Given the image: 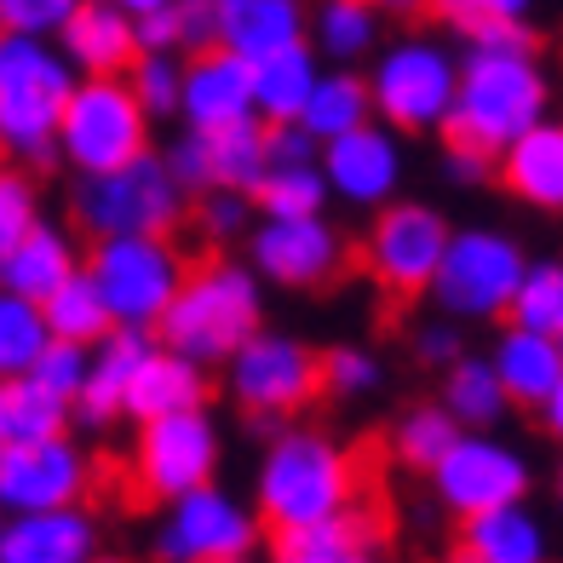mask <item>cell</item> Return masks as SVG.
I'll list each match as a JSON object with an SVG mask.
<instances>
[{"label":"cell","instance_id":"cell-9","mask_svg":"<svg viewBox=\"0 0 563 563\" xmlns=\"http://www.w3.org/2000/svg\"><path fill=\"white\" fill-rule=\"evenodd\" d=\"M150 121L139 110V98L126 92L121 75H98V81H75L69 104L58 115V162L87 178V173H110V167H126L139 162L150 144Z\"/></svg>","mask_w":563,"mask_h":563},{"label":"cell","instance_id":"cell-19","mask_svg":"<svg viewBox=\"0 0 563 563\" xmlns=\"http://www.w3.org/2000/svg\"><path fill=\"white\" fill-rule=\"evenodd\" d=\"M104 552V523L92 506L23 511L0 523V563H92Z\"/></svg>","mask_w":563,"mask_h":563},{"label":"cell","instance_id":"cell-20","mask_svg":"<svg viewBox=\"0 0 563 563\" xmlns=\"http://www.w3.org/2000/svg\"><path fill=\"white\" fill-rule=\"evenodd\" d=\"M311 0H213V46L242 64H260L305 41Z\"/></svg>","mask_w":563,"mask_h":563},{"label":"cell","instance_id":"cell-60","mask_svg":"<svg viewBox=\"0 0 563 563\" xmlns=\"http://www.w3.org/2000/svg\"><path fill=\"white\" fill-rule=\"evenodd\" d=\"M224 563H260V558H224Z\"/></svg>","mask_w":563,"mask_h":563},{"label":"cell","instance_id":"cell-52","mask_svg":"<svg viewBox=\"0 0 563 563\" xmlns=\"http://www.w3.org/2000/svg\"><path fill=\"white\" fill-rule=\"evenodd\" d=\"M173 23H178V58L213 46V0H173Z\"/></svg>","mask_w":563,"mask_h":563},{"label":"cell","instance_id":"cell-25","mask_svg":"<svg viewBox=\"0 0 563 563\" xmlns=\"http://www.w3.org/2000/svg\"><path fill=\"white\" fill-rule=\"evenodd\" d=\"M190 408H208V368H196L190 356H178L167 345H150V356L133 374V386H126L121 420L150 426V420H167V415H190Z\"/></svg>","mask_w":563,"mask_h":563},{"label":"cell","instance_id":"cell-6","mask_svg":"<svg viewBox=\"0 0 563 563\" xmlns=\"http://www.w3.org/2000/svg\"><path fill=\"white\" fill-rule=\"evenodd\" d=\"M190 219V196L173 185L162 150H144L139 162L87 173L69 185V230L87 242L110 236H173Z\"/></svg>","mask_w":563,"mask_h":563},{"label":"cell","instance_id":"cell-1","mask_svg":"<svg viewBox=\"0 0 563 563\" xmlns=\"http://www.w3.org/2000/svg\"><path fill=\"white\" fill-rule=\"evenodd\" d=\"M356 495H363L356 454L322 426L288 420L253 466V511L271 534L345 518V511H356Z\"/></svg>","mask_w":563,"mask_h":563},{"label":"cell","instance_id":"cell-26","mask_svg":"<svg viewBox=\"0 0 563 563\" xmlns=\"http://www.w3.org/2000/svg\"><path fill=\"white\" fill-rule=\"evenodd\" d=\"M156 334H126V328H110L104 340L92 345V363H87V386L75 397V426H92L104 431L121 420V402H126V386H133L139 363L150 356Z\"/></svg>","mask_w":563,"mask_h":563},{"label":"cell","instance_id":"cell-15","mask_svg":"<svg viewBox=\"0 0 563 563\" xmlns=\"http://www.w3.org/2000/svg\"><path fill=\"white\" fill-rule=\"evenodd\" d=\"M242 260L265 288L317 294L345 271L351 242L328 213L322 219H253V230L242 236Z\"/></svg>","mask_w":563,"mask_h":563},{"label":"cell","instance_id":"cell-13","mask_svg":"<svg viewBox=\"0 0 563 563\" xmlns=\"http://www.w3.org/2000/svg\"><path fill=\"white\" fill-rule=\"evenodd\" d=\"M224 397L242 408L247 420H288L299 408L322 397V368L317 351L288 328H260L236 356L224 363Z\"/></svg>","mask_w":563,"mask_h":563},{"label":"cell","instance_id":"cell-37","mask_svg":"<svg viewBox=\"0 0 563 563\" xmlns=\"http://www.w3.org/2000/svg\"><path fill=\"white\" fill-rule=\"evenodd\" d=\"M511 328H529V334H563V260H529L518 294H511Z\"/></svg>","mask_w":563,"mask_h":563},{"label":"cell","instance_id":"cell-12","mask_svg":"<svg viewBox=\"0 0 563 563\" xmlns=\"http://www.w3.org/2000/svg\"><path fill=\"white\" fill-rule=\"evenodd\" d=\"M260 511L224 483L190 489L162 506L156 529H150V558L156 563H224V558H253L260 552Z\"/></svg>","mask_w":563,"mask_h":563},{"label":"cell","instance_id":"cell-29","mask_svg":"<svg viewBox=\"0 0 563 563\" xmlns=\"http://www.w3.org/2000/svg\"><path fill=\"white\" fill-rule=\"evenodd\" d=\"M317 75H322V58H317L305 41H299V46H282V53H271V58H260V64H247L253 121H265V126L299 121L305 98H311V87H317Z\"/></svg>","mask_w":563,"mask_h":563},{"label":"cell","instance_id":"cell-46","mask_svg":"<svg viewBox=\"0 0 563 563\" xmlns=\"http://www.w3.org/2000/svg\"><path fill=\"white\" fill-rule=\"evenodd\" d=\"M162 162L173 173V185L190 201L213 190V156H208V139L201 133H185V126H178V139H167V150H162Z\"/></svg>","mask_w":563,"mask_h":563},{"label":"cell","instance_id":"cell-59","mask_svg":"<svg viewBox=\"0 0 563 563\" xmlns=\"http://www.w3.org/2000/svg\"><path fill=\"white\" fill-rule=\"evenodd\" d=\"M92 563H126V558H110V552H98V558H92Z\"/></svg>","mask_w":563,"mask_h":563},{"label":"cell","instance_id":"cell-7","mask_svg":"<svg viewBox=\"0 0 563 563\" xmlns=\"http://www.w3.org/2000/svg\"><path fill=\"white\" fill-rule=\"evenodd\" d=\"M523 271H529V247L511 236V230H500V224H454L426 299L438 305V317H449L460 328L506 322Z\"/></svg>","mask_w":563,"mask_h":563},{"label":"cell","instance_id":"cell-17","mask_svg":"<svg viewBox=\"0 0 563 563\" xmlns=\"http://www.w3.org/2000/svg\"><path fill=\"white\" fill-rule=\"evenodd\" d=\"M322 185H328V201H340L351 213H379L391 208L408 185V139H397L391 126H356V133L322 144Z\"/></svg>","mask_w":563,"mask_h":563},{"label":"cell","instance_id":"cell-5","mask_svg":"<svg viewBox=\"0 0 563 563\" xmlns=\"http://www.w3.org/2000/svg\"><path fill=\"white\" fill-rule=\"evenodd\" d=\"M368 110L379 126H391L397 139H426L443 133L460 87V53L443 35H391L379 41V53L368 58Z\"/></svg>","mask_w":563,"mask_h":563},{"label":"cell","instance_id":"cell-32","mask_svg":"<svg viewBox=\"0 0 563 563\" xmlns=\"http://www.w3.org/2000/svg\"><path fill=\"white\" fill-rule=\"evenodd\" d=\"M75 426V408L35 386L30 374H18L0 386V443H41V438H64Z\"/></svg>","mask_w":563,"mask_h":563},{"label":"cell","instance_id":"cell-28","mask_svg":"<svg viewBox=\"0 0 563 563\" xmlns=\"http://www.w3.org/2000/svg\"><path fill=\"white\" fill-rule=\"evenodd\" d=\"M483 356H489V368H495V379H500V391H506L511 408H541L552 397V386L563 379L558 340L529 334V328H511V322H500L495 345Z\"/></svg>","mask_w":563,"mask_h":563},{"label":"cell","instance_id":"cell-45","mask_svg":"<svg viewBox=\"0 0 563 563\" xmlns=\"http://www.w3.org/2000/svg\"><path fill=\"white\" fill-rule=\"evenodd\" d=\"M81 0H0V35H30V41H58L64 23L75 18Z\"/></svg>","mask_w":563,"mask_h":563},{"label":"cell","instance_id":"cell-42","mask_svg":"<svg viewBox=\"0 0 563 563\" xmlns=\"http://www.w3.org/2000/svg\"><path fill=\"white\" fill-rule=\"evenodd\" d=\"M253 196H236V190H208V196H196L190 201V224L208 236L213 247H230V242H242L247 230H253Z\"/></svg>","mask_w":563,"mask_h":563},{"label":"cell","instance_id":"cell-22","mask_svg":"<svg viewBox=\"0 0 563 563\" xmlns=\"http://www.w3.org/2000/svg\"><path fill=\"white\" fill-rule=\"evenodd\" d=\"M495 185L529 213H563V121L547 115L495 156Z\"/></svg>","mask_w":563,"mask_h":563},{"label":"cell","instance_id":"cell-62","mask_svg":"<svg viewBox=\"0 0 563 563\" xmlns=\"http://www.w3.org/2000/svg\"><path fill=\"white\" fill-rule=\"evenodd\" d=\"M0 523H7V518H0Z\"/></svg>","mask_w":563,"mask_h":563},{"label":"cell","instance_id":"cell-57","mask_svg":"<svg viewBox=\"0 0 563 563\" xmlns=\"http://www.w3.org/2000/svg\"><path fill=\"white\" fill-rule=\"evenodd\" d=\"M552 500H558V511H563V460H558V472H552Z\"/></svg>","mask_w":563,"mask_h":563},{"label":"cell","instance_id":"cell-43","mask_svg":"<svg viewBox=\"0 0 563 563\" xmlns=\"http://www.w3.org/2000/svg\"><path fill=\"white\" fill-rule=\"evenodd\" d=\"M41 219H46V208H41V185L30 178V167L0 162V253H7L23 230H35Z\"/></svg>","mask_w":563,"mask_h":563},{"label":"cell","instance_id":"cell-24","mask_svg":"<svg viewBox=\"0 0 563 563\" xmlns=\"http://www.w3.org/2000/svg\"><path fill=\"white\" fill-rule=\"evenodd\" d=\"M75 271H81V242H75V230L64 219H41L35 230H23V236L0 253V288L30 299V305H41Z\"/></svg>","mask_w":563,"mask_h":563},{"label":"cell","instance_id":"cell-56","mask_svg":"<svg viewBox=\"0 0 563 563\" xmlns=\"http://www.w3.org/2000/svg\"><path fill=\"white\" fill-rule=\"evenodd\" d=\"M379 12H420V7H431V0H374Z\"/></svg>","mask_w":563,"mask_h":563},{"label":"cell","instance_id":"cell-54","mask_svg":"<svg viewBox=\"0 0 563 563\" xmlns=\"http://www.w3.org/2000/svg\"><path fill=\"white\" fill-rule=\"evenodd\" d=\"M534 420H541V431H547V438L563 449V379L552 386V397H547L541 408H534Z\"/></svg>","mask_w":563,"mask_h":563},{"label":"cell","instance_id":"cell-10","mask_svg":"<svg viewBox=\"0 0 563 563\" xmlns=\"http://www.w3.org/2000/svg\"><path fill=\"white\" fill-rule=\"evenodd\" d=\"M426 483H431V500L454 523H466L500 506H523L534 489V460L523 443L500 438V431H460L449 454L426 472Z\"/></svg>","mask_w":563,"mask_h":563},{"label":"cell","instance_id":"cell-31","mask_svg":"<svg viewBox=\"0 0 563 563\" xmlns=\"http://www.w3.org/2000/svg\"><path fill=\"white\" fill-rule=\"evenodd\" d=\"M374 110H368V87H363V69H328L317 75L311 98H305L299 110V126L311 133L317 144H334L345 133H356V126H368Z\"/></svg>","mask_w":563,"mask_h":563},{"label":"cell","instance_id":"cell-11","mask_svg":"<svg viewBox=\"0 0 563 563\" xmlns=\"http://www.w3.org/2000/svg\"><path fill=\"white\" fill-rule=\"evenodd\" d=\"M224 466V431L208 408H190V415H167L133 426V454H126V477L144 500H178L190 489H208L219 483Z\"/></svg>","mask_w":563,"mask_h":563},{"label":"cell","instance_id":"cell-50","mask_svg":"<svg viewBox=\"0 0 563 563\" xmlns=\"http://www.w3.org/2000/svg\"><path fill=\"white\" fill-rule=\"evenodd\" d=\"M454 30H466V23H483V18H506V23H529L534 0H431Z\"/></svg>","mask_w":563,"mask_h":563},{"label":"cell","instance_id":"cell-44","mask_svg":"<svg viewBox=\"0 0 563 563\" xmlns=\"http://www.w3.org/2000/svg\"><path fill=\"white\" fill-rule=\"evenodd\" d=\"M87 363H92V345L46 340V351L35 356L30 379H35V386H46L53 397H64V402L75 408V397H81V386H87Z\"/></svg>","mask_w":563,"mask_h":563},{"label":"cell","instance_id":"cell-16","mask_svg":"<svg viewBox=\"0 0 563 563\" xmlns=\"http://www.w3.org/2000/svg\"><path fill=\"white\" fill-rule=\"evenodd\" d=\"M92 483H98V460L69 431L41 443H0V518L87 506Z\"/></svg>","mask_w":563,"mask_h":563},{"label":"cell","instance_id":"cell-58","mask_svg":"<svg viewBox=\"0 0 563 563\" xmlns=\"http://www.w3.org/2000/svg\"><path fill=\"white\" fill-rule=\"evenodd\" d=\"M345 563H379L374 552H356V558H345Z\"/></svg>","mask_w":563,"mask_h":563},{"label":"cell","instance_id":"cell-14","mask_svg":"<svg viewBox=\"0 0 563 563\" xmlns=\"http://www.w3.org/2000/svg\"><path fill=\"white\" fill-rule=\"evenodd\" d=\"M449 230L454 224H449V213L438 208V201L397 196L391 208L368 213L363 265L391 299H420L431 288V276H438V265H443Z\"/></svg>","mask_w":563,"mask_h":563},{"label":"cell","instance_id":"cell-34","mask_svg":"<svg viewBox=\"0 0 563 563\" xmlns=\"http://www.w3.org/2000/svg\"><path fill=\"white\" fill-rule=\"evenodd\" d=\"M41 322H46V334H53V340H69V345H98V340L110 334L104 299H98L87 271L64 276L58 288L41 299Z\"/></svg>","mask_w":563,"mask_h":563},{"label":"cell","instance_id":"cell-36","mask_svg":"<svg viewBox=\"0 0 563 563\" xmlns=\"http://www.w3.org/2000/svg\"><path fill=\"white\" fill-rule=\"evenodd\" d=\"M208 156H213V190H236L253 196L271 173L265 156V121H242V126H224V133L208 139Z\"/></svg>","mask_w":563,"mask_h":563},{"label":"cell","instance_id":"cell-33","mask_svg":"<svg viewBox=\"0 0 563 563\" xmlns=\"http://www.w3.org/2000/svg\"><path fill=\"white\" fill-rule=\"evenodd\" d=\"M356 552H374V523L363 511H345V518H328L311 529H282L271 563H345Z\"/></svg>","mask_w":563,"mask_h":563},{"label":"cell","instance_id":"cell-40","mask_svg":"<svg viewBox=\"0 0 563 563\" xmlns=\"http://www.w3.org/2000/svg\"><path fill=\"white\" fill-rule=\"evenodd\" d=\"M46 340L53 334H46V322H41V305L0 288V386L18 374H30L35 356L46 351Z\"/></svg>","mask_w":563,"mask_h":563},{"label":"cell","instance_id":"cell-55","mask_svg":"<svg viewBox=\"0 0 563 563\" xmlns=\"http://www.w3.org/2000/svg\"><path fill=\"white\" fill-rule=\"evenodd\" d=\"M110 7H121L126 18H150V12H167L173 0H110Z\"/></svg>","mask_w":563,"mask_h":563},{"label":"cell","instance_id":"cell-51","mask_svg":"<svg viewBox=\"0 0 563 563\" xmlns=\"http://www.w3.org/2000/svg\"><path fill=\"white\" fill-rule=\"evenodd\" d=\"M265 156H271V167H317L322 144L299 121H288V126H265Z\"/></svg>","mask_w":563,"mask_h":563},{"label":"cell","instance_id":"cell-2","mask_svg":"<svg viewBox=\"0 0 563 563\" xmlns=\"http://www.w3.org/2000/svg\"><path fill=\"white\" fill-rule=\"evenodd\" d=\"M265 294L271 288L247 271V260H201L185 271V288L156 322V345L190 356L196 368H224L265 328Z\"/></svg>","mask_w":563,"mask_h":563},{"label":"cell","instance_id":"cell-3","mask_svg":"<svg viewBox=\"0 0 563 563\" xmlns=\"http://www.w3.org/2000/svg\"><path fill=\"white\" fill-rule=\"evenodd\" d=\"M552 69L541 53H460V87L449 110V144H472L500 156L529 126L552 115Z\"/></svg>","mask_w":563,"mask_h":563},{"label":"cell","instance_id":"cell-41","mask_svg":"<svg viewBox=\"0 0 563 563\" xmlns=\"http://www.w3.org/2000/svg\"><path fill=\"white\" fill-rule=\"evenodd\" d=\"M178 75H185V58H173V53H139L121 81H126V92L139 98V110L150 121H173L178 115Z\"/></svg>","mask_w":563,"mask_h":563},{"label":"cell","instance_id":"cell-8","mask_svg":"<svg viewBox=\"0 0 563 563\" xmlns=\"http://www.w3.org/2000/svg\"><path fill=\"white\" fill-rule=\"evenodd\" d=\"M81 271L92 276L98 299H104L110 328L156 334V322L167 317L173 294L185 288L190 265L173 236H110V242H87Z\"/></svg>","mask_w":563,"mask_h":563},{"label":"cell","instance_id":"cell-30","mask_svg":"<svg viewBox=\"0 0 563 563\" xmlns=\"http://www.w3.org/2000/svg\"><path fill=\"white\" fill-rule=\"evenodd\" d=\"M438 402H443V415H449L460 431H500V420L511 415V402H506V391H500L489 356H472V351L460 356L454 368H443Z\"/></svg>","mask_w":563,"mask_h":563},{"label":"cell","instance_id":"cell-39","mask_svg":"<svg viewBox=\"0 0 563 563\" xmlns=\"http://www.w3.org/2000/svg\"><path fill=\"white\" fill-rule=\"evenodd\" d=\"M260 219H322L328 213V185L322 167H271L265 185L253 190Z\"/></svg>","mask_w":563,"mask_h":563},{"label":"cell","instance_id":"cell-61","mask_svg":"<svg viewBox=\"0 0 563 563\" xmlns=\"http://www.w3.org/2000/svg\"><path fill=\"white\" fill-rule=\"evenodd\" d=\"M558 356H563V334H558Z\"/></svg>","mask_w":563,"mask_h":563},{"label":"cell","instance_id":"cell-47","mask_svg":"<svg viewBox=\"0 0 563 563\" xmlns=\"http://www.w3.org/2000/svg\"><path fill=\"white\" fill-rule=\"evenodd\" d=\"M460 356H466V328L460 322H449V317H431V322H420L415 328V363L420 368H454Z\"/></svg>","mask_w":563,"mask_h":563},{"label":"cell","instance_id":"cell-35","mask_svg":"<svg viewBox=\"0 0 563 563\" xmlns=\"http://www.w3.org/2000/svg\"><path fill=\"white\" fill-rule=\"evenodd\" d=\"M454 438H460V426L443 415V402H415V408H402V415L391 420V460L402 472L426 477L449 454Z\"/></svg>","mask_w":563,"mask_h":563},{"label":"cell","instance_id":"cell-23","mask_svg":"<svg viewBox=\"0 0 563 563\" xmlns=\"http://www.w3.org/2000/svg\"><path fill=\"white\" fill-rule=\"evenodd\" d=\"M58 53L69 58V69L81 81H98V75H126L139 58V35H133V18L110 0H81L75 18L64 23L58 35Z\"/></svg>","mask_w":563,"mask_h":563},{"label":"cell","instance_id":"cell-38","mask_svg":"<svg viewBox=\"0 0 563 563\" xmlns=\"http://www.w3.org/2000/svg\"><path fill=\"white\" fill-rule=\"evenodd\" d=\"M317 368H322V391L334 402H368V397L386 391V356H379L374 345L340 340V345H328L317 356Z\"/></svg>","mask_w":563,"mask_h":563},{"label":"cell","instance_id":"cell-21","mask_svg":"<svg viewBox=\"0 0 563 563\" xmlns=\"http://www.w3.org/2000/svg\"><path fill=\"white\" fill-rule=\"evenodd\" d=\"M449 563H558V547H552L547 518L523 500V506H500L460 523Z\"/></svg>","mask_w":563,"mask_h":563},{"label":"cell","instance_id":"cell-27","mask_svg":"<svg viewBox=\"0 0 563 563\" xmlns=\"http://www.w3.org/2000/svg\"><path fill=\"white\" fill-rule=\"evenodd\" d=\"M386 41V12L374 0H311L305 18V46L328 64V69H356L379 53Z\"/></svg>","mask_w":563,"mask_h":563},{"label":"cell","instance_id":"cell-18","mask_svg":"<svg viewBox=\"0 0 563 563\" xmlns=\"http://www.w3.org/2000/svg\"><path fill=\"white\" fill-rule=\"evenodd\" d=\"M185 133L213 139L224 126L253 121V87H247V64L208 46V53H190L185 75H178V115Z\"/></svg>","mask_w":563,"mask_h":563},{"label":"cell","instance_id":"cell-4","mask_svg":"<svg viewBox=\"0 0 563 563\" xmlns=\"http://www.w3.org/2000/svg\"><path fill=\"white\" fill-rule=\"evenodd\" d=\"M81 75L69 69L58 41L0 35V162L53 167L58 162V115Z\"/></svg>","mask_w":563,"mask_h":563},{"label":"cell","instance_id":"cell-53","mask_svg":"<svg viewBox=\"0 0 563 563\" xmlns=\"http://www.w3.org/2000/svg\"><path fill=\"white\" fill-rule=\"evenodd\" d=\"M133 35H139V53H173V58H178L173 7H167V12H150V18H133Z\"/></svg>","mask_w":563,"mask_h":563},{"label":"cell","instance_id":"cell-49","mask_svg":"<svg viewBox=\"0 0 563 563\" xmlns=\"http://www.w3.org/2000/svg\"><path fill=\"white\" fill-rule=\"evenodd\" d=\"M438 173L454 190H483V185H495V156H483V150H472V144H443Z\"/></svg>","mask_w":563,"mask_h":563},{"label":"cell","instance_id":"cell-48","mask_svg":"<svg viewBox=\"0 0 563 563\" xmlns=\"http://www.w3.org/2000/svg\"><path fill=\"white\" fill-rule=\"evenodd\" d=\"M460 41H466V53H541L534 23H506V18L466 23V30H460Z\"/></svg>","mask_w":563,"mask_h":563}]
</instances>
